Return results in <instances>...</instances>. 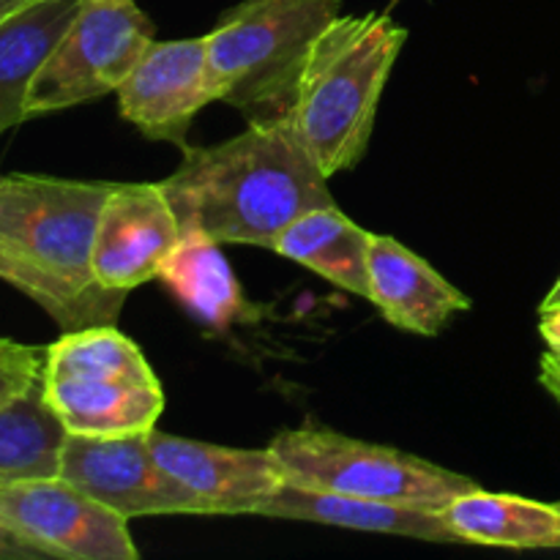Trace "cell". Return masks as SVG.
<instances>
[{"label": "cell", "instance_id": "cell-1", "mask_svg": "<svg viewBox=\"0 0 560 560\" xmlns=\"http://www.w3.org/2000/svg\"><path fill=\"white\" fill-rule=\"evenodd\" d=\"M162 186L180 228H200L219 244L262 249L306 211L334 202L328 175L290 120L249 124L217 145H186Z\"/></svg>", "mask_w": 560, "mask_h": 560}, {"label": "cell", "instance_id": "cell-2", "mask_svg": "<svg viewBox=\"0 0 560 560\" xmlns=\"http://www.w3.org/2000/svg\"><path fill=\"white\" fill-rule=\"evenodd\" d=\"M405 42L408 31L375 11L339 14L312 42L288 120L328 178L364 159Z\"/></svg>", "mask_w": 560, "mask_h": 560}, {"label": "cell", "instance_id": "cell-3", "mask_svg": "<svg viewBox=\"0 0 560 560\" xmlns=\"http://www.w3.org/2000/svg\"><path fill=\"white\" fill-rule=\"evenodd\" d=\"M337 16L339 0H241L206 33L213 98L246 124L288 120L306 52Z\"/></svg>", "mask_w": 560, "mask_h": 560}, {"label": "cell", "instance_id": "cell-4", "mask_svg": "<svg viewBox=\"0 0 560 560\" xmlns=\"http://www.w3.org/2000/svg\"><path fill=\"white\" fill-rule=\"evenodd\" d=\"M42 388L69 435H142L164 410L156 372L115 326L60 334L47 348Z\"/></svg>", "mask_w": 560, "mask_h": 560}, {"label": "cell", "instance_id": "cell-5", "mask_svg": "<svg viewBox=\"0 0 560 560\" xmlns=\"http://www.w3.org/2000/svg\"><path fill=\"white\" fill-rule=\"evenodd\" d=\"M284 485L366 501L443 512L452 498L474 490V479L392 446L355 441L320 427L284 430L271 441Z\"/></svg>", "mask_w": 560, "mask_h": 560}, {"label": "cell", "instance_id": "cell-6", "mask_svg": "<svg viewBox=\"0 0 560 560\" xmlns=\"http://www.w3.org/2000/svg\"><path fill=\"white\" fill-rule=\"evenodd\" d=\"M113 184L0 175V241L91 299H126L93 279V238Z\"/></svg>", "mask_w": 560, "mask_h": 560}, {"label": "cell", "instance_id": "cell-7", "mask_svg": "<svg viewBox=\"0 0 560 560\" xmlns=\"http://www.w3.org/2000/svg\"><path fill=\"white\" fill-rule=\"evenodd\" d=\"M156 27L135 0H82L71 25L36 71L27 120L115 93L142 58Z\"/></svg>", "mask_w": 560, "mask_h": 560}, {"label": "cell", "instance_id": "cell-8", "mask_svg": "<svg viewBox=\"0 0 560 560\" xmlns=\"http://www.w3.org/2000/svg\"><path fill=\"white\" fill-rule=\"evenodd\" d=\"M0 525L44 558L137 560L129 520L63 476L0 487Z\"/></svg>", "mask_w": 560, "mask_h": 560}, {"label": "cell", "instance_id": "cell-9", "mask_svg": "<svg viewBox=\"0 0 560 560\" xmlns=\"http://www.w3.org/2000/svg\"><path fill=\"white\" fill-rule=\"evenodd\" d=\"M60 476L120 517H211V509L167 474L148 448V432L120 438L66 435Z\"/></svg>", "mask_w": 560, "mask_h": 560}, {"label": "cell", "instance_id": "cell-10", "mask_svg": "<svg viewBox=\"0 0 560 560\" xmlns=\"http://www.w3.org/2000/svg\"><path fill=\"white\" fill-rule=\"evenodd\" d=\"M178 238L180 219L162 184H113L93 238V279L129 293L159 279Z\"/></svg>", "mask_w": 560, "mask_h": 560}, {"label": "cell", "instance_id": "cell-11", "mask_svg": "<svg viewBox=\"0 0 560 560\" xmlns=\"http://www.w3.org/2000/svg\"><path fill=\"white\" fill-rule=\"evenodd\" d=\"M115 93L120 115L148 140L184 151L197 113L217 102L208 82L206 36L153 42Z\"/></svg>", "mask_w": 560, "mask_h": 560}, {"label": "cell", "instance_id": "cell-12", "mask_svg": "<svg viewBox=\"0 0 560 560\" xmlns=\"http://www.w3.org/2000/svg\"><path fill=\"white\" fill-rule=\"evenodd\" d=\"M148 448L156 463L195 492L211 517H257L262 503L284 487L271 448H230L167 435L153 427Z\"/></svg>", "mask_w": 560, "mask_h": 560}, {"label": "cell", "instance_id": "cell-13", "mask_svg": "<svg viewBox=\"0 0 560 560\" xmlns=\"http://www.w3.org/2000/svg\"><path fill=\"white\" fill-rule=\"evenodd\" d=\"M370 304L402 331L435 337L454 315L470 310V299L454 288L421 255L392 235L372 233Z\"/></svg>", "mask_w": 560, "mask_h": 560}, {"label": "cell", "instance_id": "cell-14", "mask_svg": "<svg viewBox=\"0 0 560 560\" xmlns=\"http://www.w3.org/2000/svg\"><path fill=\"white\" fill-rule=\"evenodd\" d=\"M257 517L301 520V523L402 536V539L435 541V545H459L443 514L432 512V509L334 495V492H315L293 485H284L277 495L268 498Z\"/></svg>", "mask_w": 560, "mask_h": 560}, {"label": "cell", "instance_id": "cell-15", "mask_svg": "<svg viewBox=\"0 0 560 560\" xmlns=\"http://www.w3.org/2000/svg\"><path fill=\"white\" fill-rule=\"evenodd\" d=\"M370 230L359 228L334 202L312 208L282 230L271 252L310 268L339 290L370 301Z\"/></svg>", "mask_w": 560, "mask_h": 560}, {"label": "cell", "instance_id": "cell-16", "mask_svg": "<svg viewBox=\"0 0 560 560\" xmlns=\"http://www.w3.org/2000/svg\"><path fill=\"white\" fill-rule=\"evenodd\" d=\"M441 514L459 545L512 547V550L560 547L558 503H541L523 495L487 492L474 487L452 498Z\"/></svg>", "mask_w": 560, "mask_h": 560}, {"label": "cell", "instance_id": "cell-17", "mask_svg": "<svg viewBox=\"0 0 560 560\" xmlns=\"http://www.w3.org/2000/svg\"><path fill=\"white\" fill-rule=\"evenodd\" d=\"M82 0H33L0 22V137L27 120V91Z\"/></svg>", "mask_w": 560, "mask_h": 560}, {"label": "cell", "instance_id": "cell-18", "mask_svg": "<svg viewBox=\"0 0 560 560\" xmlns=\"http://www.w3.org/2000/svg\"><path fill=\"white\" fill-rule=\"evenodd\" d=\"M159 279L202 326L222 331L244 315V293L222 244L200 228H180Z\"/></svg>", "mask_w": 560, "mask_h": 560}, {"label": "cell", "instance_id": "cell-19", "mask_svg": "<svg viewBox=\"0 0 560 560\" xmlns=\"http://www.w3.org/2000/svg\"><path fill=\"white\" fill-rule=\"evenodd\" d=\"M66 427L44 399L42 381L0 410V487L60 476Z\"/></svg>", "mask_w": 560, "mask_h": 560}, {"label": "cell", "instance_id": "cell-20", "mask_svg": "<svg viewBox=\"0 0 560 560\" xmlns=\"http://www.w3.org/2000/svg\"><path fill=\"white\" fill-rule=\"evenodd\" d=\"M0 279L25 293L33 304L42 306L49 317L60 326V331H74L85 326H115L126 299H91L66 284L63 279L52 277L38 268L36 262L25 260L20 252L0 241Z\"/></svg>", "mask_w": 560, "mask_h": 560}, {"label": "cell", "instance_id": "cell-21", "mask_svg": "<svg viewBox=\"0 0 560 560\" xmlns=\"http://www.w3.org/2000/svg\"><path fill=\"white\" fill-rule=\"evenodd\" d=\"M44 359L47 348L0 337V410L42 381Z\"/></svg>", "mask_w": 560, "mask_h": 560}, {"label": "cell", "instance_id": "cell-22", "mask_svg": "<svg viewBox=\"0 0 560 560\" xmlns=\"http://www.w3.org/2000/svg\"><path fill=\"white\" fill-rule=\"evenodd\" d=\"M44 558L33 547H27L20 536L11 534L5 525H0V560H38Z\"/></svg>", "mask_w": 560, "mask_h": 560}, {"label": "cell", "instance_id": "cell-23", "mask_svg": "<svg viewBox=\"0 0 560 560\" xmlns=\"http://www.w3.org/2000/svg\"><path fill=\"white\" fill-rule=\"evenodd\" d=\"M539 381L560 405V350H547L539 361Z\"/></svg>", "mask_w": 560, "mask_h": 560}, {"label": "cell", "instance_id": "cell-24", "mask_svg": "<svg viewBox=\"0 0 560 560\" xmlns=\"http://www.w3.org/2000/svg\"><path fill=\"white\" fill-rule=\"evenodd\" d=\"M539 315H541L539 320L541 339H545L550 350H560V304L552 306V310L539 312Z\"/></svg>", "mask_w": 560, "mask_h": 560}, {"label": "cell", "instance_id": "cell-25", "mask_svg": "<svg viewBox=\"0 0 560 560\" xmlns=\"http://www.w3.org/2000/svg\"><path fill=\"white\" fill-rule=\"evenodd\" d=\"M33 0H0V22H5L9 16H14L16 11H22L25 5H31Z\"/></svg>", "mask_w": 560, "mask_h": 560}, {"label": "cell", "instance_id": "cell-26", "mask_svg": "<svg viewBox=\"0 0 560 560\" xmlns=\"http://www.w3.org/2000/svg\"><path fill=\"white\" fill-rule=\"evenodd\" d=\"M558 304H560V277H558V282L552 284V290H550V293L545 295V301H541L539 312H545V310H552V306H558Z\"/></svg>", "mask_w": 560, "mask_h": 560}, {"label": "cell", "instance_id": "cell-27", "mask_svg": "<svg viewBox=\"0 0 560 560\" xmlns=\"http://www.w3.org/2000/svg\"><path fill=\"white\" fill-rule=\"evenodd\" d=\"M558 509H560V501H558Z\"/></svg>", "mask_w": 560, "mask_h": 560}]
</instances>
